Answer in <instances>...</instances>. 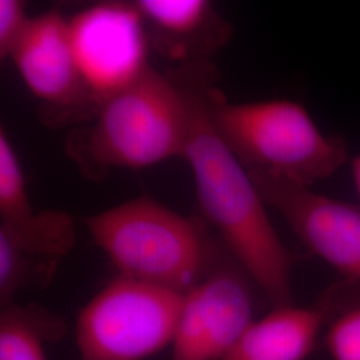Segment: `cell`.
Instances as JSON below:
<instances>
[{
    "mask_svg": "<svg viewBox=\"0 0 360 360\" xmlns=\"http://www.w3.org/2000/svg\"><path fill=\"white\" fill-rule=\"evenodd\" d=\"M187 91L190 123L183 158L193 171L200 210L272 309L292 304L295 257L272 226L248 171L214 127L208 91Z\"/></svg>",
    "mask_w": 360,
    "mask_h": 360,
    "instance_id": "1",
    "label": "cell"
},
{
    "mask_svg": "<svg viewBox=\"0 0 360 360\" xmlns=\"http://www.w3.org/2000/svg\"><path fill=\"white\" fill-rule=\"evenodd\" d=\"M208 110L219 136L250 175L311 187L347 162L346 142L324 135L296 102L230 103L210 90Z\"/></svg>",
    "mask_w": 360,
    "mask_h": 360,
    "instance_id": "2",
    "label": "cell"
},
{
    "mask_svg": "<svg viewBox=\"0 0 360 360\" xmlns=\"http://www.w3.org/2000/svg\"><path fill=\"white\" fill-rule=\"evenodd\" d=\"M86 224L122 276L183 295L218 257L198 221L144 196L92 215Z\"/></svg>",
    "mask_w": 360,
    "mask_h": 360,
    "instance_id": "3",
    "label": "cell"
},
{
    "mask_svg": "<svg viewBox=\"0 0 360 360\" xmlns=\"http://www.w3.org/2000/svg\"><path fill=\"white\" fill-rule=\"evenodd\" d=\"M188 91L151 65L98 107L82 135V159L102 168H144L181 156L188 136Z\"/></svg>",
    "mask_w": 360,
    "mask_h": 360,
    "instance_id": "4",
    "label": "cell"
},
{
    "mask_svg": "<svg viewBox=\"0 0 360 360\" xmlns=\"http://www.w3.org/2000/svg\"><path fill=\"white\" fill-rule=\"evenodd\" d=\"M183 294L119 275L82 309L79 360H143L174 342Z\"/></svg>",
    "mask_w": 360,
    "mask_h": 360,
    "instance_id": "5",
    "label": "cell"
},
{
    "mask_svg": "<svg viewBox=\"0 0 360 360\" xmlns=\"http://www.w3.org/2000/svg\"><path fill=\"white\" fill-rule=\"evenodd\" d=\"M68 28L79 75L96 107L150 67L147 28L135 3L94 4L68 20Z\"/></svg>",
    "mask_w": 360,
    "mask_h": 360,
    "instance_id": "6",
    "label": "cell"
},
{
    "mask_svg": "<svg viewBox=\"0 0 360 360\" xmlns=\"http://www.w3.org/2000/svg\"><path fill=\"white\" fill-rule=\"evenodd\" d=\"M252 281L238 264L215 257L183 295L172 360L221 359L254 322Z\"/></svg>",
    "mask_w": 360,
    "mask_h": 360,
    "instance_id": "7",
    "label": "cell"
},
{
    "mask_svg": "<svg viewBox=\"0 0 360 360\" xmlns=\"http://www.w3.org/2000/svg\"><path fill=\"white\" fill-rule=\"evenodd\" d=\"M264 203L278 211L297 239L354 283L360 284V207L311 187L250 175Z\"/></svg>",
    "mask_w": 360,
    "mask_h": 360,
    "instance_id": "8",
    "label": "cell"
},
{
    "mask_svg": "<svg viewBox=\"0 0 360 360\" xmlns=\"http://www.w3.org/2000/svg\"><path fill=\"white\" fill-rule=\"evenodd\" d=\"M10 58L27 89L41 102L55 107L90 102L79 75L68 20L60 13L30 18Z\"/></svg>",
    "mask_w": 360,
    "mask_h": 360,
    "instance_id": "9",
    "label": "cell"
},
{
    "mask_svg": "<svg viewBox=\"0 0 360 360\" xmlns=\"http://www.w3.org/2000/svg\"><path fill=\"white\" fill-rule=\"evenodd\" d=\"M74 219L62 211H41L32 223L0 226V303L6 307L27 288H43L75 245Z\"/></svg>",
    "mask_w": 360,
    "mask_h": 360,
    "instance_id": "10",
    "label": "cell"
},
{
    "mask_svg": "<svg viewBox=\"0 0 360 360\" xmlns=\"http://www.w3.org/2000/svg\"><path fill=\"white\" fill-rule=\"evenodd\" d=\"M327 311L314 307H274L251 323L235 346L219 360H306L316 346Z\"/></svg>",
    "mask_w": 360,
    "mask_h": 360,
    "instance_id": "11",
    "label": "cell"
},
{
    "mask_svg": "<svg viewBox=\"0 0 360 360\" xmlns=\"http://www.w3.org/2000/svg\"><path fill=\"white\" fill-rule=\"evenodd\" d=\"M135 6L160 50L172 58L206 51L208 27L226 25L206 0H141Z\"/></svg>",
    "mask_w": 360,
    "mask_h": 360,
    "instance_id": "12",
    "label": "cell"
},
{
    "mask_svg": "<svg viewBox=\"0 0 360 360\" xmlns=\"http://www.w3.org/2000/svg\"><path fill=\"white\" fill-rule=\"evenodd\" d=\"M65 333V322L51 311L11 303L0 314V360H47L46 345Z\"/></svg>",
    "mask_w": 360,
    "mask_h": 360,
    "instance_id": "13",
    "label": "cell"
},
{
    "mask_svg": "<svg viewBox=\"0 0 360 360\" xmlns=\"http://www.w3.org/2000/svg\"><path fill=\"white\" fill-rule=\"evenodd\" d=\"M327 311L326 347L333 360H360V299L343 300L338 291L322 299Z\"/></svg>",
    "mask_w": 360,
    "mask_h": 360,
    "instance_id": "14",
    "label": "cell"
},
{
    "mask_svg": "<svg viewBox=\"0 0 360 360\" xmlns=\"http://www.w3.org/2000/svg\"><path fill=\"white\" fill-rule=\"evenodd\" d=\"M30 18L19 0H0V56L10 58L23 35Z\"/></svg>",
    "mask_w": 360,
    "mask_h": 360,
    "instance_id": "15",
    "label": "cell"
},
{
    "mask_svg": "<svg viewBox=\"0 0 360 360\" xmlns=\"http://www.w3.org/2000/svg\"><path fill=\"white\" fill-rule=\"evenodd\" d=\"M351 168H352V178H354V183H355V188H356V193H358L360 198V155H356L352 159Z\"/></svg>",
    "mask_w": 360,
    "mask_h": 360,
    "instance_id": "16",
    "label": "cell"
}]
</instances>
